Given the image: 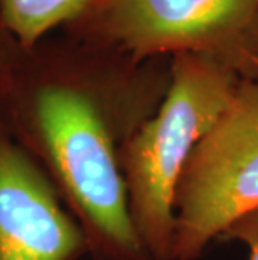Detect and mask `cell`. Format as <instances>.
I'll return each mask as SVG.
<instances>
[{"mask_svg":"<svg viewBox=\"0 0 258 260\" xmlns=\"http://www.w3.org/2000/svg\"><path fill=\"white\" fill-rule=\"evenodd\" d=\"M169 82L171 57L138 62L64 34L17 44L0 76L5 123L51 180L92 260H151L131 220L121 149Z\"/></svg>","mask_w":258,"mask_h":260,"instance_id":"obj_1","label":"cell"},{"mask_svg":"<svg viewBox=\"0 0 258 260\" xmlns=\"http://www.w3.org/2000/svg\"><path fill=\"white\" fill-rule=\"evenodd\" d=\"M241 82L206 54L171 57V82L158 111L121 149L129 213L151 260H173L174 191L196 145L228 109Z\"/></svg>","mask_w":258,"mask_h":260,"instance_id":"obj_2","label":"cell"},{"mask_svg":"<svg viewBox=\"0 0 258 260\" xmlns=\"http://www.w3.org/2000/svg\"><path fill=\"white\" fill-rule=\"evenodd\" d=\"M62 34L138 62L206 54L258 81V0H92Z\"/></svg>","mask_w":258,"mask_h":260,"instance_id":"obj_3","label":"cell"},{"mask_svg":"<svg viewBox=\"0 0 258 260\" xmlns=\"http://www.w3.org/2000/svg\"><path fill=\"white\" fill-rule=\"evenodd\" d=\"M173 260H196L258 208V81L241 79L228 109L196 145L174 191Z\"/></svg>","mask_w":258,"mask_h":260,"instance_id":"obj_4","label":"cell"},{"mask_svg":"<svg viewBox=\"0 0 258 260\" xmlns=\"http://www.w3.org/2000/svg\"><path fill=\"white\" fill-rule=\"evenodd\" d=\"M86 239L0 111V260H78Z\"/></svg>","mask_w":258,"mask_h":260,"instance_id":"obj_5","label":"cell"},{"mask_svg":"<svg viewBox=\"0 0 258 260\" xmlns=\"http://www.w3.org/2000/svg\"><path fill=\"white\" fill-rule=\"evenodd\" d=\"M92 0H0V20L20 47L30 49L51 30L64 29Z\"/></svg>","mask_w":258,"mask_h":260,"instance_id":"obj_6","label":"cell"},{"mask_svg":"<svg viewBox=\"0 0 258 260\" xmlns=\"http://www.w3.org/2000/svg\"><path fill=\"white\" fill-rule=\"evenodd\" d=\"M222 237L245 243L250 250V260H258V208L235 220Z\"/></svg>","mask_w":258,"mask_h":260,"instance_id":"obj_7","label":"cell"},{"mask_svg":"<svg viewBox=\"0 0 258 260\" xmlns=\"http://www.w3.org/2000/svg\"><path fill=\"white\" fill-rule=\"evenodd\" d=\"M17 47V42L14 41V37L5 30V27L2 25V20H0V76L4 74L5 68H7L10 57Z\"/></svg>","mask_w":258,"mask_h":260,"instance_id":"obj_8","label":"cell"}]
</instances>
